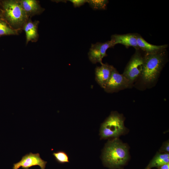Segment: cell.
<instances>
[{
  "label": "cell",
  "instance_id": "ac0fdd59",
  "mask_svg": "<svg viewBox=\"0 0 169 169\" xmlns=\"http://www.w3.org/2000/svg\"><path fill=\"white\" fill-rule=\"evenodd\" d=\"M67 1L71 2L74 8L79 7L85 3H88V0H69Z\"/></svg>",
  "mask_w": 169,
  "mask_h": 169
},
{
  "label": "cell",
  "instance_id": "3957f363",
  "mask_svg": "<svg viewBox=\"0 0 169 169\" xmlns=\"http://www.w3.org/2000/svg\"><path fill=\"white\" fill-rule=\"evenodd\" d=\"M128 158L126 146L116 140L110 141L107 144L103 154L104 161L111 167L123 165Z\"/></svg>",
  "mask_w": 169,
  "mask_h": 169
},
{
  "label": "cell",
  "instance_id": "7c38bea8",
  "mask_svg": "<svg viewBox=\"0 0 169 169\" xmlns=\"http://www.w3.org/2000/svg\"><path fill=\"white\" fill-rule=\"evenodd\" d=\"M38 21H33L29 19L24 25L22 29L25 33L26 44L30 41L36 42L38 39Z\"/></svg>",
  "mask_w": 169,
  "mask_h": 169
},
{
  "label": "cell",
  "instance_id": "d6986e66",
  "mask_svg": "<svg viewBox=\"0 0 169 169\" xmlns=\"http://www.w3.org/2000/svg\"><path fill=\"white\" fill-rule=\"evenodd\" d=\"M161 169H169V163L165 164L161 166Z\"/></svg>",
  "mask_w": 169,
  "mask_h": 169
},
{
  "label": "cell",
  "instance_id": "6da1fadb",
  "mask_svg": "<svg viewBox=\"0 0 169 169\" xmlns=\"http://www.w3.org/2000/svg\"><path fill=\"white\" fill-rule=\"evenodd\" d=\"M3 18L13 29H22L29 18L19 0H5L1 1Z\"/></svg>",
  "mask_w": 169,
  "mask_h": 169
},
{
  "label": "cell",
  "instance_id": "8992f818",
  "mask_svg": "<svg viewBox=\"0 0 169 169\" xmlns=\"http://www.w3.org/2000/svg\"><path fill=\"white\" fill-rule=\"evenodd\" d=\"M114 46L110 40L104 43L97 42L92 44L88 53L89 60L94 64L97 63L102 64L103 59L107 56V50Z\"/></svg>",
  "mask_w": 169,
  "mask_h": 169
},
{
  "label": "cell",
  "instance_id": "2e32d148",
  "mask_svg": "<svg viewBox=\"0 0 169 169\" xmlns=\"http://www.w3.org/2000/svg\"><path fill=\"white\" fill-rule=\"evenodd\" d=\"M108 3L107 0H88V3L94 10H105L107 9Z\"/></svg>",
  "mask_w": 169,
  "mask_h": 169
},
{
  "label": "cell",
  "instance_id": "9a60e30c",
  "mask_svg": "<svg viewBox=\"0 0 169 169\" xmlns=\"http://www.w3.org/2000/svg\"><path fill=\"white\" fill-rule=\"evenodd\" d=\"M169 155L168 153L157 155L151 161L149 166L150 168L160 167L165 164L169 163Z\"/></svg>",
  "mask_w": 169,
  "mask_h": 169
},
{
  "label": "cell",
  "instance_id": "ffe728a7",
  "mask_svg": "<svg viewBox=\"0 0 169 169\" xmlns=\"http://www.w3.org/2000/svg\"><path fill=\"white\" fill-rule=\"evenodd\" d=\"M165 150L166 151H169V144H167L165 146Z\"/></svg>",
  "mask_w": 169,
  "mask_h": 169
},
{
  "label": "cell",
  "instance_id": "e0dca14e",
  "mask_svg": "<svg viewBox=\"0 0 169 169\" xmlns=\"http://www.w3.org/2000/svg\"><path fill=\"white\" fill-rule=\"evenodd\" d=\"M53 155L56 161L60 163H64L69 162L67 154L64 151H60L53 152Z\"/></svg>",
  "mask_w": 169,
  "mask_h": 169
},
{
  "label": "cell",
  "instance_id": "4fadbf2b",
  "mask_svg": "<svg viewBox=\"0 0 169 169\" xmlns=\"http://www.w3.org/2000/svg\"><path fill=\"white\" fill-rule=\"evenodd\" d=\"M28 18L42 13L44 10L36 0H19Z\"/></svg>",
  "mask_w": 169,
  "mask_h": 169
},
{
  "label": "cell",
  "instance_id": "9c48e42d",
  "mask_svg": "<svg viewBox=\"0 0 169 169\" xmlns=\"http://www.w3.org/2000/svg\"><path fill=\"white\" fill-rule=\"evenodd\" d=\"M137 33H129L123 34H114L111 35L110 41L115 46L120 44L127 48L132 47L138 49L137 43Z\"/></svg>",
  "mask_w": 169,
  "mask_h": 169
},
{
  "label": "cell",
  "instance_id": "5b68a950",
  "mask_svg": "<svg viewBox=\"0 0 169 169\" xmlns=\"http://www.w3.org/2000/svg\"><path fill=\"white\" fill-rule=\"evenodd\" d=\"M139 49H136L134 54L126 66L123 74L131 84L139 76L143 70L145 53Z\"/></svg>",
  "mask_w": 169,
  "mask_h": 169
},
{
  "label": "cell",
  "instance_id": "52a82bcc",
  "mask_svg": "<svg viewBox=\"0 0 169 169\" xmlns=\"http://www.w3.org/2000/svg\"><path fill=\"white\" fill-rule=\"evenodd\" d=\"M47 163L41 158L39 153L30 152L23 156L20 161L14 163L13 169H18L20 167L23 169H29L36 166H39L41 169H45Z\"/></svg>",
  "mask_w": 169,
  "mask_h": 169
},
{
  "label": "cell",
  "instance_id": "8fae6325",
  "mask_svg": "<svg viewBox=\"0 0 169 169\" xmlns=\"http://www.w3.org/2000/svg\"><path fill=\"white\" fill-rule=\"evenodd\" d=\"M137 43L138 49L145 54L156 53L166 49L168 47L167 44L156 45L149 43L138 33L137 36Z\"/></svg>",
  "mask_w": 169,
  "mask_h": 169
},
{
  "label": "cell",
  "instance_id": "277c9868",
  "mask_svg": "<svg viewBox=\"0 0 169 169\" xmlns=\"http://www.w3.org/2000/svg\"><path fill=\"white\" fill-rule=\"evenodd\" d=\"M124 128L122 118L118 114L112 113L102 124L100 135L102 138L116 137L122 132Z\"/></svg>",
  "mask_w": 169,
  "mask_h": 169
},
{
  "label": "cell",
  "instance_id": "ba28073f",
  "mask_svg": "<svg viewBox=\"0 0 169 169\" xmlns=\"http://www.w3.org/2000/svg\"><path fill=\"white\" fill-rule=\"evenodd\" d=\"M131 84L123 74H120L114 68L110 77L104 89L107 92H113L127 88Z\"/></svg>",
  "mask_w": 169,
  "mask_h": 169
},
{
  "label": "cell",
  "instance_id": "44dd1931",
  "mask_svg": "<svg viewBox=\"0 0 169 169\" xmlns=\"http://www.w3.org/2000/svg\"><path fill=\"white\" fill-rule=\"evenodd\" d=\"M0 18H3V11L1 8H0Z\"/></svg>",
  "mask_w": 169,
  "mask_h": 169
},
{
  "label": "cell",
  "instance_id": "30bf717a",
  "mask_svg": "<svg viewBox=\"0 0 169 169\" xmlns=\"http://www.w3.org/2000/svg\"><path fill=\"white\" fill-rule=\"evenodd\" d=\"M114 67L108 64L102 63L95 69V79L98 84L104 89L109 80Z\"/></svg>",
  "mask_w": 169,
  "mask_h": 169
},
{
  "label": "cell",
  "instance_id": "5bb4252c",
  "mask_svg": "<svg viewBox=\"0 0 169 169\" xmlns=\"http://www.w3.org/2000/svg\"><path fill=\"white\" fill-rule=\"evenodd\" d=\"M18 31L12 28L3 18H0V36L17 35Z\"/></svg>",
  "mask_w": 169,
  "mask_h": 169
},
{
  "label": "cell",
  "instance_id": "7a4b0ae2",
  "mask_svg": "<svg viewBox=\"0 0 169 169\" xmlns=\"http://www.w3.org/2000/svg\"><path fill=\"white\" fill-rule=\"evenodd\" d=\"M167 55L166 49L155 53H145L141 76L145 83H151L156 79L165 63Z\"/></svg>",
  "mask_w": 169,
  "mask_h": 169
}]
</instances>
